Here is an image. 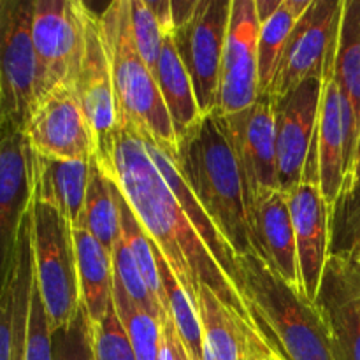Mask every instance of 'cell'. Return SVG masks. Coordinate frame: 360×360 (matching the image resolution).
<instances>
[{
  "label": "cell",
  "instance_id": "obj_1",
  "mask_svg": "<svg viewBox=\"0 0 360 360\" xmlns=\"http://www.w3.org/2000/svg\"><path fill=\"white\" fill-rule=\"evenodd\" d=\"M105 172L122 190L127 202L158 252L167 260L195 309L199 308L200 287H207L241 319L257 327L243 294L224 273L190 224L178 197L151 160L139 134L120 127L111 167Z\"/></svg>",
  "mask_w": 360,
  "mask_h": 360
},
{
  "label": "cell",
  "instance_id": "obj_2",
  "mask_svg": "<svg viewBox=\"0 0 360 360\" xmlns=\"http://www.w3.org/2000/svg\"><path fill=\"white\" fill-rule=\"evenodd\" d=\"M176 164L238 259L255 252L238 158L217 115L204 116L179 139Z\"/></svg>",
  "mask_w": 360,
  "mask_h": 360
},
{
  "label": "cell",
  "instance_id": "obj_3",
  "mask_svg": "<svg viewBox=\"0 0 360 360\" xmlns=\"http://www.w3.org/2000/svg\"><path fill=\"white\" fill-rule=\"evenodd\" d=\"M241 294L253 322L281 360H338L316 304L274 273L255 252L238 259Z\"/></svg>",
  "mask_w": 360,
  "mask_h": 360
},
{
  "label": "cell",
  "instance_id": "obj_4",
  "mask_svg": "<svg viewBox=\"0 0 360 360\" xmlns=\"http://www.w3.org/2000/svg\"><path fill=\"white\" fill-rule=\"evenodd\" d=\"M98 20L111 65L120 123L178 155V137L160 88L134 39L130 0L111 2Z\"/></svg>",
  "mask_w": 360,
  "mask_h": 360
},
{
  "label": "cell",
  "instance_id": "obj_5",
  "mask_svg": "<svg viewBox=\"0 0 360 360\" xmlns=\"http://www.w3.org/2000/svg\"><path fill=\"white\" fill-rule=\"evenodd\" d=\"M32 253L35 287L39 288L51 330L60 329L81 311L74 227L65 217L34 193Z\"/></svg>",
  "mask_w": 360,
  "mask_h": 360
},
{
  "label": "cell",
  "instance_id": "obj_6",
  "mask_svg": "<svg viewBox=\"0 0 360 360\" xmlns=\"http://www.w3.org/2000/svg\"><path fill=\"white\" fill-rule=\"evenodd\" d=\"M90 9L79 0H34V39L39 98L55 88H72L86 53Z\"/></svg>",
  "mask_w": 360,
  "mask_h": 360
},
{
  "label": "cell",
  "instance_id": "obj_7",
  "mask_svg": "<svg viewBox=\"0 0 360 360\" xmlns=\"http://www.w3.org/2000/svg\"><path fill=\"white\" fill-rule=\"evenodd\" d=\"M34 0H0V125L23 130L39 101Z\"/></svg>",
  "mask_w": 360,
  "mask_h": 360
},
{
  "label": "cell",
  "instance_id": "obj_8",
  "mask_svg": "<svg viewBox=\"0 0 360 360\" xmlns=\"http://www.w3.org/2000/svg\"><path fill=\"white\" fill-rule=\"evenodd\" d=\"M297 243L301 294L315 304L323 271L333 253L334 218L322 193L316 139L301 183L287 192Z\"/></svg>",
  "mask_w": 360,
  "mask_h": 360
},
{
  "label": "cell",
  "instance_id": "obj_9",
  "mask_svg": "<svg viewBox=\"0 0 360 360\" xmlns=\"http://www.w3.org/2000/svg\"><path fill=\"white\" fill-rule=\"evenodd\" d=\"M231 9L232 0H197L190 20L172 30L204 116L217 111Z\"/></svg>",
  "mask_w": 360,
  "mask_h": 360
},
{
  "label": "cell",
  "instance_id": "obj_10",
  "mask_svg": "<svg viewBox=\"0 0 360 360\" xmlns=\"http://www.w3.org/2000/svg\"><path fill=\"white\" fill-rule=\"evenodd\" d=\"M238 158L246 206L280 188L274 98L259 97L252 108L234 115H217Z\"/></svg>",
  "mask_w": 360,
  "mask_h": 360
},
{
  "label": "cell",
  "instance_id": "obj_11",
  "mask_svg": "<svg viewBox=\"0 0 360 360\" xmlns=\"http://www.w3.org/2000/svg\"><path fill=\"white\" fill-rule=\"evenodd\" d=\"M32 150L60 160H94V132L72 88H55L39 98L23 127Z\"/></svg>",
  "mask_w": 360,
  "mask_h": 360
},
{
  "label": "cell",
  "instance_id": "obj_12",
  "mask_svg": "<svg viewBox=\"0 0 360 360\" xmlns=\"http://www.w3.org/2000/svg\"><path fill=\"white\" fill-rule=\"evenodd\" d=\"M74 91L94 132L95 146H97L95 160L104 171H108L111 167L116 134L122 123H120L118 101H116L101 20H98V14L91 11L88 18L86 53H84L83 67H81Z\"/></svg>",
  "mask_w": 360,
  "mask_h": 360
},
{
  "label": "cell",
  "instance_id": "obj_13",
  "mask_svg": "<svg viewBox=\"0 0 360 360\" xmlns=\"http://www.w3.org/2000/svg\"><path fill=\"white\" fill-rule=\"evenodd\" d=\"M345 0H311L292 30L271 98H281L302 81L323 76L327 56L340 37Z\"/></svg>",
  "mask_w": 360,
  "mask_h": 360
},
{
  "label": "cell",
  "instance_id": "obj_14",
  "mask_svg": "<svg viewBox=\"0 0 360 360\" xmlns=\"http://www.w3.org/2000/svg\"><path fill=\"white\" fill-rule=\"evenodd\" d=\"M259 34L255 0H232L218 105L213 115L241 112L259 101Z\"/></svg>",
  "mask_w": 360,
  "mask_h": 360
},
{
  "label": "cell",
  "instance_id": "obj_15",
  "mask_svg": "<svg viewBox=\"0 0 360 360\" xmlns=\"http://www.w3.org/2000/svg\"><path fill=\"white\" fill-rule=\"evenodd\" d=\"M323 76L302 81L295 90L274 98L280 188L285 193L301 183L319 129Z\"/></svg>",
  "mask_w": 360,
  "mask_h": 360
},
{
  "label": "cell",
  "instance_id": "obj_16",
  "mask_svg": "<svg viewBox=\"0 0 360 360\" xmlns=\"http://www.w3.org/2000/svg\"><path fill=\"white\" fill-rule=\"evenodd\" d=\"M2 127L0 141V253L2 278L9 273L21 225L35 193V151L23 130Z\"/></svg>",
  "mask_w": 360,
  "mask_h": 360
},
{
  "label": "cell",
  "instance_id": "obj_17",
  "mask_svg": "<svg viewBox=\"0 0 360 360\" xmlns=\"http://www.w3.org/2000/svg\"><path fill=\"white\" fill-rule=\"evenodd\" d=\"M338 360H360V269L345 252H333L316 295Z\"/></svg>",
  "mask_w": 360,
  "mask_h": 360
},
{
  "label": "cell",
  "instance_id": "obj_18",
  "mask_svg": "<svg viewBox=\"0 0 360 360\" xmlns=\"http://www.w3.org/2000/svg\"><path fill=\"white\" fill-rule=\"evenodd\" d=\"M338 42H340V37L330 49L326 67H323V90L322 102H320L319 129H316L320 183H322V193L326 197L330 213H333V218L340 206L341 197H343L345 179H347V164H345L347 137H345L343 123V101H341L340 84L336 79Z\"/></svg>",
  "mask_w": 360,
  "mask_h": 360
},
{
  "label": "cell",
  "instance_id": "obj_19",
  "mask_svg": "<svg viewBox=\"0 0 360 360\" xmlns=\"http://www.w3.org/2000/svg\"><path fill=\"white\" fill-rule=\"evenodd\" d=\"M248 214L255 253L301 294L297 243L288 195L283 190L266 193L250 206Z\"/></svg>",
  "mask_w": 360,
  "mask_h": 360
},
{
  "label": "cell",
  "instance_id": "obj_20",
  "mask_svg": "<svg viewBox=\"0 0 360 360\" xmlns=\"http://www.w3.org/2000/svg\"><path fill=\"white\" fill-rule=\"evenodd\" d=\"M204 336V360L273 359L274 352L260 330L221 302L211 288L200 287L199 308Z\"/></svg>",
  "mask_w": 360,
  "mask_h": 360
},
{
  "label": "cell",
  "instance_id": "obj_21",
  "mask_svg": "<svg viewBox=\"0 0 360 360\" xmlns=\"http://www.w3.org/2000/svg\"><path fill=\"white\" fill-rule=\"evenodd\" d=\"M336 79L343 101V123L345 137H347L345 144V164H347L345 192H347L348 183L354 174L360 144V0H345L340 42H338Z\"/></svg>",
  "mask_w": 360,
  "mask_h": 360
},
{
  "label": "cell",
  "instance_id": "obj_22",
  "mask_svg": "<svg viewBox=\"0 0 360 360\" xmlns=\"http://www.w3.org/2000/svg\"><path fill=\"white\" fill-rule=\"evenodd\" d=\"M141 139H143L151 160L155 162V165L158 167L160 174L164 176L165 183L171 186L174 195L178 197L179 204H181L183 211H185V214L188 217L190 224L193 225V229H195L197 234L200 236V239H202L204 245L207 246V250H210L211 255L214 257V260L220 264L224 273L231 278L232 283H234L236 287H238V290L241 292V276H239L238 255H236V252L232 250V246L229 245L227 239H225L224 236H221V232L218 231L217 225L213 224L210 214H207L206 211H204V207L200 206L197 197L193 195V192L190 190L188 183L185 181V178H183L181 172H179L178 164H176V157H178V155L164 150V148H160L155 141L148 139V137H141Z\"/></svg>",
  "mask_w": 360,
  "mask_h": 360
},
{
  "label": "cell",
  "instance_id": "obj_23",
  "mask_svg": "<svg viewBox=\"0 0 360 360\" xmlns=\"http://www.w3.org/2000/svg\"><path fill=\"white\" fill-rule=\"evenodd\" d=\"M91 160H60L35 153V195L55 206L74 229L83 224Z\"/></svg>",
  "mask_w": 360,
  "mask_h": 360
},
{
  "label": "cell",
  "instance_id": "obj_24",
  "mask_svg": "<svg viewBox=\"0 0 360 360\" xmlns=\"http://www.w3.org/2000/svg\"><path fill=\"white\" fill-rule=\"evenodd\" d=\"M155 79L160 88L162 98L171 116L179 143V139H183L190 130H193L202 122L204 115L200 112L192 77L179 56L172 32H169L164 39V48H162L160 60L155 70Z\"/></svg>",
  "mask_w": 360,
  "mask_h": 360
},
{
  "label": "cell",
  "instance_id": "obj_25",
  "mask_svg": "<svg viewBox=\"0 0 360 360\" xmlns=\"http://www.w3.org/2000/svg\"><path fill=\"white\" fill-rule=\"evenodd\" d=\"M81 304L90 322L98 323L112 302L115 264L112 255L84 229H74Z\"/></svg>",
  "mask_w": 360,
  "mask_h": 360
},
{
  "label": "cell",
  "instance_id": "obj_26",
  "mask_svg": "<svg viewBox=\"0 0 360 360\" xmlns=\"http://www.w3.org/2000/svg\"><path fill=\"white\" fill-rule=\"evenodd\" d=\"M79 229L90 232L111 255L122 239L116 183L98 165L95 158L91 160V174L86 190V200H84L83 224Z\"/></svg>",
  "mask_w": 360,
  "mask_h": 360
},
{
  "label": "cell",
  "instance_id": "obj_27",
  "mask_svg": "<svg viewBox=\"0 0 360 360\" xmlns=\"http://www.w3.org/2000/svg\"><path fill=\"white\" fill-rule=\"evenodd\" d=\"M311 0H283L280 9L260 23L259 34V83L260 97H271L281 56L292 30L304 14Z\"/></svg>",
  "mask_w": 360,
  "mask_h": 360
},
{
  "label": "cell",
  "instance_id": "obj_28",
  "mask_svg": "<svg viewBox=\"0 0 360 360\" xmlns=\"http://www.w3.org/2000/svg\"><path fill=\"white\" fill-rule=\"evenodd\" d=\"M155 259H157V267L158 273H160V283L165 297V311H167L169 319L174 323L178 336L181 338L190 360H204V336L199 311L195 309L193 302L190 301L186 290L179 283L176 274L172 273L171 266L162 257L157 246H155Z\"/></svg>",
  "mask_w": 360,
  "mask_h": 360
},
{
  "label": "cell",
  "instance_id": "obj_29",
  "mask_svg": "<svg viewBox=\"0 0 360 360\" xmlns=\"http://www.w3.org/2000/svg\"><path fill=\"white\" fill-rule=\"evenodd\" d=\"M14 288V320L11 360H25L27 357L28 322H30L32 294H34V253H32L30 234H23L18 241L9 273ZM6 274V276H7Z\"/></svg>",
  "mask_w": 360,
  "mask_h": 360
},
{
  "label": "cell",
  "instance_id": "obj_30",
  "mask_svg": "<svg viewBox=\"0 0 360 360\" xmlns=\"http://www.w3.org/2000/svg\"><path fill=\"white\" fill-rule=\"evenodd\" d=\"M112 302L129 334L137 360H165L164 327H162L164 323L148 315L132 301L116 274L112 285Z\"/></svg>",
  "mask_w": 360,
  "mask_h": 360
},
{
  "label": "cell",
  "instance_id": "obj_31",
  "mask_svg": "<svg viewBox=\"0 0 360 360\" xmlns=\"http://www.w3.org/2000/svg\"><path fill=\"white\" fill-rule=\"evenodd\" d=\"M130 13H132V30L137 49L155 76L165 35L174 30L171 0H157V2L130 0Z\"/></svg>",
  "mask_w": 360,
  "mask_h": 360
},
{
  "label": "cell",
  "instance_id": "obj_32",
  "mask_svg": "<svg viewBox=\"0 0 360 360\" xmlns=\"http://www.w3.org/2000/svg\"><path fill=\"white\" fill-rule=\"evenodd\" d=\"M116 197H118L120 227H122L123 241H125V245L129 246L130 253H132V257L136 259L137 266H139L144 281H146L148 288H150V292L153 294V297L164 306L165 297H164V290H162L157 259H155L153 241L150 239L148 232L144 231L139 218L136 217V213H134V210L130 207V204L127 202L125 195H123L122 190L118 188V185H116Z\"/></svg>",
  "mask_w": 360,
  "mask_h": 360
},
{
  "label": "cell",
  "instance_id": "obj_33",
  "mask_svg": "<svg viewBox=\"0 0 360 360\" xmlns=\"http://www.w3.org/2000/svg\"><path fill=\"white\" fill-rule=\"evenodd\" d=\"M112 264H115V274L122 281V285L125 287L127 294L132 297V301L143 311H146L148 315L155 316V319H158L164 323L169 319L167 311H165L164 306L150 292V288H148L146 281L143 278V273H141L139 266H137L136 259L132 257V253H130L129 246L125 245L123 238L120 239L115 252H112Z\"/></svg>",
  "mask_w": 360,
  "mask_h": 360
},
{
  "label": "cell",
  "instance_id": "obj_34",
  "mask_svg": "<svg viewBox=\"0 0 360 360\" xmlns=\"http://www.w3.org/2000/svg\"><path fill=\"white\" fill-rule=\"evenodd\" d=\"M53 360H95L94 326L84 308L67 326L53 330Z\"/></svg>",
  "mask_w": 360,
  "mask_h": 360
},
{
  "label": "cell",
  "instance_id": "obj_35",
  "mask_svg": "<svg viewBox=\"0 0 360 360\" xmlns=\"http://www.w3.org/2000/svg\"><path fill=\"white\" fill-rule=\"evenodd\" d=\"M94 352L95 360H137L115 302H111L104 319L94 326Z\"/></svg>",
  "mask_w": 360,
  "mask_h": 360
},
{
  "label": "cell",
  "instance_id": "obj_36",
  "mask_svg": "<svg viewBox=\"0 0 360 360\" xmlns=\"http://www.w3.org/2000/svg\"><path fill=\"white\" fill-rule=\"evenodd\" d=\"M51 336L53 330L51 326H49L48 313H46L39 288L34 283L30 322H28L27 357H25V360H53Z\"/></svg>",
  "mask_w": 360,
  "mask_h": 360
},
{
  "label": "cell",
  "instance_id": "obj_37",
  "mask_svg": "<svg viewBox=\"0 0 360 360\" xmlns=\"http://www.w3.org/2000/svg\"><path fill=\"white\" fill-rule=\"evenodd\" d=\"M360 218V144L357 151V160H355L354 174H352L350 183H348L347 192L343 193L340 206H338L336 214H334V238H341L348 231L352 224Z\"/></svg>",
  "mask_w": 360,
  "mask_h": 360
},
{
  "label": "cell",
  "instance_id": "obj_38",
  "mask_svg": "<svg viewBox=\"0 0 360 360\" xmlns=\"http://www.w3.org/2000/svg\"><path fill=\"white\" fill-rule=\"evenodd\" d=\"M164 345H165V360H190L186 348L181 338L178 336L174 323L171 319L164 322Z\"/></svg>",
  "mask_w": 360,
  "mask_h": 360
},
{
  "label": "cell",
  "instance_id": "obj_39",
  "mask_svg": "<svg viewBox=\"0 0 360 360\" xmlns=\"http://www.w3.org/2000/svg\"><path fill=\"white\" fill-rule=\"evenodd\" d=\"M334 252H345L360 269V218L348 227V231L341 236V246Z\"/></svg>",
  "mask_w": 360,
  "mask_h": 360
},
{
  "label": "cell",
  "instance_id": "obj_40",
  "mask_svg": "<svg viewBox=\"0 0 360 360\" xmlns=\"http://www.w3.org/2000/svg\"><path fill=\"white\" fill-rule=\"evenodd\" d=\"M281 2L283 0H255L257 6V14H259L260 23H264L266 20H269L278 9H280Z\"/></svg>",
  "mask_w": 360,
  "mask_h": 360
},
{
  "label": "cell",
  "instance_id": "obj_41",
  "mask_svg": "<svg viewBox=\"0 0 360 360\" xmlns=\"http://www.w3.org/2000/svg\"><path fill=\"white\" fill-rule=\"evenodd\" d=\"M252 360H269V359H264V357H253Z\"/></svg>",
  "mask_w": 360,
  "mask_h": 360
},
{
  "label": "cell",
  "instance_id": "obj_42",
  "mask_svg": "<svg viewBox=\"0 0 360 360\" xmlns=\"http://www.w3.org/2000/svg\"><path fill=\"white\" fill-rule=\"evenodd\" d=\"M273 360H281V359H280V357H278V355H276V357H274Z\"/></svg>",
  "mask_w": 360,
  "mask_h": 360
}]
</instances>
